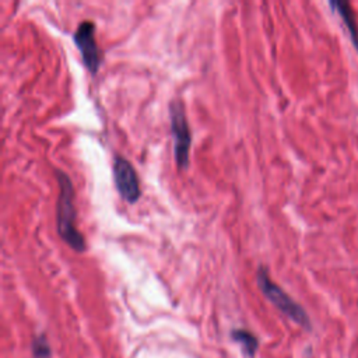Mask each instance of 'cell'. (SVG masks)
Instances as JSON below:
<instances>
[{"label": "cell", "mask_w": 358, "mask_h": 358, "mask_svg": "<svg viewBox=\"0 0 358 358\" xmlns=\"http://www.w3.org/2000/svg\"><path fill=\"white\" fill-rule=\"evenodd\" d=\"M59 182V199L56 207V227L59 236L74 250H85V239L76 228V208H74V189L71 180L62 169L55 171Z\"/></svg>", "instance_id": "6da1fadb"}, {"label": "cell", "mask_w": 358, "mask_h": 358, "mask_svg": "<svg viewBox=\"0 0 358 358\" xmlns=\"http://www.w3.org/2000/svg\"><path fill=\"white\" fill-rule=\"evenodd\" d=\"M256 281L257 285L260 288V291L263 292V295L281 312L284 313L288 319H291L292 322H295L296 324H299L301 327L310 330L312 329V323L310 319L306 313V310L298 303L295 302L280 285H277L268 275V271L264 266H260L256 271Z\"/></svg>", "instance_id": "7a4b0ae2"}, {"label": "cell", "mask_w": 358, "mask_h": 358, "mask_svg": "<svg viewBox=\"0 0 358 358\" xmlns=\"http://www.w3.org/2000/svg\"><path fill=\"white\" fill-rule=\"evenodd\" d=\"M169 122L173 137V154L176 165L179 169H186L189 166L192 136L185 113V106L180 99H173L169 103Z\"/></svg>", "instance_id": "3957f363"}, {"label": "cell", "mask_w": 358, "mask_h": 358, "mask_svg": "<svg viewBox=\"0 0 358 358\" xmlns=\"http://www.w3.org/2000/svg\"><path fill=\"white\" fill-rule=\"evenodd\" d=\"M73 41L80 50L81 60L84 66L91 71L96 73L101 64V50L95 41V25L90 20H84L80 22V25L76 28L73 34Z\"/></svg>", "instance_id": "277c9868"}, {"label": "cell", "mask_w": 358, "mask_h": 358, "mask_svg": "<svg viewBox=\"0 0 358 358\" xmlns=\"http://www.w3.org/2000/svg\"><path fill=\"white\" fill-rule=\"evenodd\" d=\"M112 171L115 186L122 199H124L127 203H136L141 192L138 178L133 165L126 158L117 155L113 158Z\"/></svg>", "instance_id": "5b68a950"}, {"label": "cell", "mask_w": 358, "mask_h": 358, "mask_svg": "<svg viewBox=\"0 0 358 358\" xmlns=\"http://www.w3.org/2000/svg\"><path fill=\"white\" fill-rule=\"evenodd\" d=\"M329 6L340 15V18L344 21V25L348 31L350 39L352 42V46L358 52V22H357V15L355 11L351 6L350 1L344 0H331L329 1Z\"/></svg>", "instance_id": "8992f818"}, {"label": "cell", "mask_w": 358, "mask_h": 358, "mask_svg": "<svg viewBox=\"0 0 358 358\" xmlns=\"http://www.w3.org/2000/svg\"><path fill=\"white\" fill-rule=\"evenodd\" d=\"M231 337L234 338V341H236L242 347V350L246 355L253 357L255 352L257 351L259 341L250 331H248L245 329H235V330H232Z\"/></svg>", "instance_id": "52a82bcc"}, {"label": "cell", "mask_w": 358, "mask_h": 358, "mask_svg": "<svg viewBox=\"0 0 358 358\" xmlns=\"http://www.w3.org/2000/svg\"><path fill=\"white\" fill-rule=\"evenodd\" d=\"M31 350H32V358H50L52 357L50 345H49L45 334H39L32 338Z\"/></svg>", "instance_id": "ba28073f"}]
</instances>
